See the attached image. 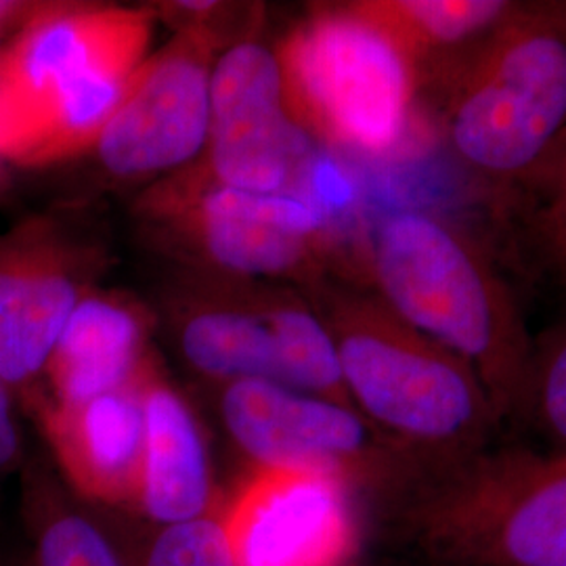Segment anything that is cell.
Listing matches in <instances>:
<instances>
[{
  "instance_id": "52a82bcc",
  "label": "cell",
  "mask_w": 566,
  "mask_h": 566,
  "mask_svg": "<svg viewBox=\"0 0 566 566\" xmlns=\"http://www.w3.org/2000/svg\"><path fill=\"white\" fill-rule=\"evenodd\" d=\"M223 521L238 566H355L364 546L359 495L317 470L254 468Z\"/></svg>"
},
{
  "instance_id": "603a6c76",
  "label": "cell",
  "mask_w": 566,
  "mask_h": 566,
  "mask_svg": "<svg viewBox=\"0 0 566 566\" xmlns=\"http://www.w3.org/2000/svg\"><path fill=\"white\" fill-rule=\"evenodd\" d=\"M21 441L11 390L0 378V479L20 462Z\"/></svg>"
},
{
  "instance_id": "5bb4252c",
  "label": "cell",
  "mask_w": 566,
  "mask_h": 566,
  "mask_svg": "<svg viewBox=\"0 0 566 566\" xmlns=\"http://www.w3.org/2000/svg\"><path fill=\"white\" fill-rule=\"evenodd\" d=\"M325 217L296 193L212 191L202 208L203 240L219 263L252 275H275L303 263Z\"/></svg>"
},
{
  "instance_id": "ffe728a7",
  "label": "cell",
  "mask_w": 566,
  "mask_h": 566,
  "mask_svg": "<svg viewBox=\"0 0 566 566\" xmlns=\"http://www.w3.org/2000/svg\"><path fill=\"white\" fill-rule=\"evenodd\" d=\"M266 322L280 353V385L355 409L344 386L338 348L325 322L301 306L280 308Z\"/></svg>"
},
{
  "instance_id": "5b68a950",
  "label": "cell",
  "mask_w": 566,
  "mask_h": 566,
  "mask_svg": "<svg viewBox=\"0 0 566 566\" xmlns=\"http://www.w3.org/2000/svg\"><path fill=\"white\" fill-rule=\"evenodd\" d=\"M280 65L285 103L325 143L378 158L411 137L422 81L361 4L301 25Z\"/></svg>"
},
{
  "instance_id": "9a60e30c",
  "label": "cell",
  "mask_w": 566,
  "mask_h": 566,
  "mask_svg": "<svg viewBox=\"0 0 566 566\" xmlns=\"http://www.w3.org/2000/svg\"><path fill=\"white\" fill-rule=\"evenodd\" d=\"M143 327L124 304L86 298L74 308L46 367L53 403L72 407L130 385L142 374Z\"/></svg>"
},
{
  "instance_id": "7a4b0ae2",
  "label": "cell",
  "mask_w": 566,
  "mask_h": 566,
  "mask_svg": "<svg viewBox=\"0 0 566 566\" xmlns=\"http://www.w3.org/2000/svg\"><path fill=\"white\" fill-rule=\"evenodd\" d=\"M374 273L386 306L464 361L507 422L533 338L485 248L437 214L405 210L378 229Z\"/></svg>"
},
{
  "instance_id": "277c9868",
  "label": "cell",
  "mask_w": 566,
  "mask_h": 566,
  "mask_svg": "<svg viewBox=\"0 0 566 566\" xmlns=\"http://www.w3.org/2000/svg\"><path fill=\"white\" fill-rule=\"evenodd\" d=\"M441 566H566V458L489 451L428 476L390 518Z\"/></svg>"
},
{
  "instance_id": "ba28073f",
  "label": "cell",
  "mask_w": 566,
  "mask_h": 566,
  "mask_svg": "<svg viewBox=\"0 0 566 566\" xmlns=\"http://www.w3.org/2000/svg\"><path fill=\"white\" fill-rule=\"evenodd\" d=\"M212 164L223 187L283 193L303 172V133L287 118L282 65L261 44L231 49L210 76Z\"/></svg>"
},
{
  "instance_id": "8992f818",
  "label": "cell",
  "mask_w": 566,
  "mask_h": 566,
  "mask_svg": "<svg viewBox=\"0 0 566 566\" xmlns=\"http://www.w3.org/2000/svg\"><path fill=\"white\" fill-rule=\"evenodd\" d=\"M224 428L256 468L340 476L390 518L426 481V470L350 407L266 380L224 386Z\"/></svg>"
},
{
  "instance_id": "3957f363",
  "label": "cell",
  "mask_w": 566,
  "mask_h": 566,
  "mask_svg": "<svg viewBox=\"0 0 566 566\" xmlns=\"http://www.w3.org/2000/svg\"><path fill=\"white\" fill-rule=\"evenodd\" d=\"M325 325L353 407L428 476L485 453L502 422L464 361L386 304L344 301Z\"/></svg>"
},
{
  "instance_id": "2e32d148",
  "label": "cell",
  "mask_w": 566,
  "mask_h": 566,
  "mask_svg": "<svg viewBox=\"0 0 566 566\" xmlns=\"http://www.w3.org/2000/svg\"><path fill=\"white\" fill-rule=\"evenodd\" d=\"M378 21L420 81H437L514 11L510 0H390L361 2Z\"/></svg>"
},
{
  "instance_id": "4fadbf2b",
  "label": "cell",
  "mask_w": 566,
  "mask_h": 566,
  "mask_svg": "<svg viewBox=\"0 0 566 566\" xmlns=\"http://www.w3.org/2000/svg\"><path fill=\"white\" fill-rule=\"evenodd\" d=\"M78 303L76 283L51 250L28 240L0 248V378L9 390L46 374Z\"/></svg>"
},
{
  "instance_id": "d4e9b609",
  "label": "cell",
  "mask_w": 566,
  "mask_h": 566,
  "mask_svg": "<svg viewBox=\"0 0 566 566\" xmlns=\"http://www.w3.org/2000/svg\"><path fill=\"white\" fill-rule=\"evenodd\" d=\"M11 9H13V4H9V2H0V21L4 20V18L11 13Z\"/></svg>"
},
{
  "instance_id": "9c48e42d",
  "label": "cell",
  "mask_w": 566,
  "mask_h": 566,
  "mask_svg": "<svg viewBox=\"0 0 566 566\" xmlns=\"http://www.w3.org/2000/svg\"><path fill=\"white\" fill-rule=\"evenodd\" d=\"M149 15L126 9L39 13L0 57V142L61 84L105 65H139Z\"/></svg>"
},
{
  "instance_id": "d6986e66",
  "label": "cell",
  "mask_w": 566,
  "mask_h": 566,
  "mask_svg": "<svg viewBox=\"0 0 566 566\" xmlns=\"http://www.w3.org/2000/svg\"><path fill=\"white\" fill-rule=\"evenodd\" d=\"M182 353L203 376L224 380H266L280 385V353L269 322L221 311L191 319L182 332Z\"/></svg>"
},
{
  "instance_id": "44dd1931",
  "label": "cell",
  "mask_w": 566,
  "mask_h": 566,
  "mask_svg": "<svg viewBox=\"0 0 566 566\" xmlns=\"http://www.w3.org/2000/svg\"><path fill=\"white\" fill-rule=\"evenodd\" d=\"M507 422L526 428L544 447L539 453L566 458V319L531 340Z\"/></svg>"
},
{
  "instance_id": "ac0fdd59",
  "label": "cell",
  "mask_w": 566,
  "mask_h": 566,
  "mask_svg": "<svg viewBox=\"0 0 566 566\" xmlns=\"http://www.w3.org/2000/svg\"><path fill=\"white\" fill-rule=\"evenodd\" d=\"M510 250L537 275L566 250V128L506 200L495 206Z\"/></svg>"
},
{
  "instance_id": "7402d4cb",
  "label": "cell",
  "mask_w": 566,
  "mask_h": 566,
  "mask_svg": "<svg viewBox=\"0 0 566 566\" xmlns=\"http://www.w3.org/2000/svg\"><path fill=\"white\" fill-rule=\"evenodd\" d=\"M112 523L130 566H238L224 528L223 502L182 523L154 525L135 516H118Z\"/></svg>"
},
{
  "instance_id": "e0dca14e",
  "label": "cell",
  "mask_w": 566,
  "mask_h": 566,
  "mask_svg": "<svg viewBox=\"0 0 566 566\" xmlns=\"http://www.w3.org/2000/svg\"><path fill=\"white\" fill-rule=\"evenodd\" d=\"M25 521L32 566H130L112 518L44 476L28 483Z\"/></svg>"
},
{
  "instance_id": "7c38bea8",
  "label": "cell",
  "mask_w": 566,
  "mask_h": 566,
  "mask_svg": "<svg viewBox=\"0 0 566 566\" xmlns=\"http://www.w3.org/2000/svg\"><path fill=\"white\" fill-rule=\"evenodd\" d=\"M145 446L135 518L154 525L193 521L223 502L212 481L202 428L191 407L154 371H142Z\"/></svg>"
},
{
  "instance_id": "30bf717a",
  "label": "cell",
  "mask_w": 566,
  "mask_h": 566,
  "mask_svg": "<svg viewBox=\"0 0 566 566\" xmlns=\"http://www.w3.org/2000/svg\"><path fill=\"white\" fill-rule=\"evenodd\" d=\"M208 137L210 76L191 44L139 67L97 145L107 170L133 177L193 158Z\"/></svg>"
},
{
  "instance_id": "8fae6325",
  "label": "cell",
  "mask_w": 566,
  "mask_h": 566,
  "mask_svg": "<svg viewBox=\"0 0 566 566\" xmlns=\"http://www.w3.org/2000/svg\"><path fill=\"white\" fill-rule=\"evenodd\" d=\"M42 413L74 493L86 504L133 510L145 446L142 374L118 390Z\"/></svg>"
},
{
  "instance_id": "cb8c5ba5",
  "label": "cell",
  "mask_w": 566,
  "mask_h": 566,
  "mask_svg": "<svg viewBox=\"0 0 566 566\" xmlns=\"http://www.w3.org/2000/svg\"><path fill=\"white\" fill-rule=\"evenodd\" d=\"M539 275L546 277L547 282L566 287V250L563 254H558L552 263H547Z\"/></svg>"
},
{
  "instance_id": "6da1fadb",
  "label": "cell",
  "mask_w": 566,
  "mask_h": 566,
  "mask_svg": "<svg viewBox=\"0 0 566 566\" xmlns=\"http://www.w3.org/2000/svg\"><path fill=\"white\" fill-rule=\"evenodd\" d=\"M437 82L447 151L504 202L566 128V2H516Z\"/></svg>"
}]
</instances>
